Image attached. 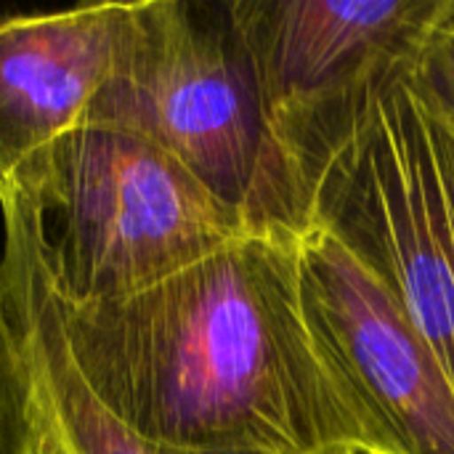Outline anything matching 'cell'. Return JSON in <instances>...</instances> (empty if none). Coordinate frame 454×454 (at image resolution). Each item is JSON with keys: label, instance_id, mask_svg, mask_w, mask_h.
Wrapping results in <instances>:
<instances>
[{"label": "cell", "instance_id": "11", "mask_svg": "<svg viewBox=\"0 0 454 454\" xmlns=\"http://www.w3.org/2000/svg\"><path fill=\"white\" fill-rule=\"evenodd\" d=\"M423 90V88H420ZM428 98V96H426ZM434 117H436V136H439V152H442V162H444V173H447V184H450V197H452L454 207V117L444 114L442 109H436V104L428 98Z\"/></svg>", "mask_w": 454, "mask_h": 454}, {"label": "cell", "instance_id": "8", "mask_svg": "<svg viewBox=\"0 0 454 454\" xmlns=\"http://www.w3.org/2000/svg\"><path fill=\"white\" fill-rule=\"evenodd\" d=\"M130 3L0 16V181L21 184L82 128L109 80Z\"/></svg>", "mask_w": 454, "mask_h": 454}, {"label": "cell", "instance_id": "5", "mask_svg": "<svg viewBox=\"0 0 454 454\" xmlns=\"http://www.w3.org/2000/svg\"><path fill=\"white\" fill-rule=\"evenodd\" d=\"M447 0H231L277 146L301 189Z\"/></svg>", "mask_w": 454, "mask_h": 454}, {"label": "cell", "instance_id": "10", "mask_svg": "<svg viewBox=\"0 0 454 454\" xmlns=\"http://www.w3.org/2000/svg\"><path fill=\"white\" fill-rule=\"evenodd\" d=\"M410 69L436 109L454 117V0L418 43Z\"/></svg>", "mask_w": 454, "mask_h": 454}, {"label": "cell", "instance_id": "7", "mask_svg": "<svg viewBox=\"0 0 454 454\" xmlns=\"http://www.w3.org/2000/svg\"><path fill=\"white\" fill-rule=\"evenodd\" d=\"M0 277L29 378L37 454H269L165 447L122 423L88 386L69 351L37 205L0 181Z\"/></svg>", "mask_w": 454, "mask_h": 454}, {"label": "cell", "instance_id": "6", "mask_svg": "<svg viewBox=\"0 0 454 454\" xmlns=\"http://www.w3.org/2000/svg\"><path fill=\"white\" fill-rule=\"evenodd\" d=\"M301 303L375 454H454V388L386 290L322 229L301 234Z\"/></svg>", "mask_w": 454, "mask_h": 454}, {"label": "cell", "instance_id": "1", "mask_svg": "<svg viewBox=\"0 0 454 454\" xmlns=\"http://www.w3.org/2000/svg\"><path fill=\"white\" fill-rule=\"evenodd\" d=\"M59 306L88 386L149 442L375 454L306 325L295 231H250L136 295L67 303L59 293Z\"/></svg>", "mask_w": 454, "mask_h": 454}, {"label": "cell", "instance_id": "9", "mask_svg": "<svg viewBox=\"0 0 454 454\" xmlns=\"http://www.w3.org/2000/svg\"><path fill=\"white\" fill-rule=\"evenodd\" d=\"M0 454H37L29 378L0 277Z\"/></svg>", "mask_w": 454, "mask_h": 454}, {"label": "cell", "instance_id": "3", "mask_svg": "<svg viewBox=\"0 0 454 454\" xmlns=\"http://www.w3.org/2000/svg\"><path fill=\"white\" fill-rule=\"evenodd\" d=\"M13 186L43 215L67 303L136 295L253 231L176 157L109 125L67 133Z\"/></svg>", "mask_w": 454, "mask_h": 454}, {"label": "cell", "instance_id": "12", "mask_svg": "<svg viewBox=\"0 0 454 454\" xmlns=\"http://www.w3.org/2000/svg\"><path fill=\"white\" fill-rule=\"evenodd\" d=\"M330 454H356V452H348V450H335V452Z\"/></svg>", "mask_w": 454, "mask_h": 454}, {"label": "cell", "instance_id": "4", "mask_svg": "<svg viewBox=\"0 0 454 454\" xmlns=\"http://www.w3.org/2000/svg\"><path fill=\"white\" fill-rule=\"evenodd\" d=\"M306 221L386 290L454 388V207L436 117L410 61L364 98L309 178Z\"/></svg>", "mask_w": 454, "mask_h": 454}, {"label": "cell", "instance_id": "2", "mask_svg": "<svg viewBox=\"0 0 454 454\" xmlns=\"http://www.w3.org/2000/svg\"><path fill=\"white\" fill-rule=\"evenodd\" d=\"M82 125L130 130L197 176L253 231L303 234L306 205L269 128L231 0H138Z\"/></svg>", "mask_w": 454, "mask_h": 454}]
</instances>
